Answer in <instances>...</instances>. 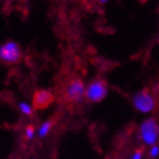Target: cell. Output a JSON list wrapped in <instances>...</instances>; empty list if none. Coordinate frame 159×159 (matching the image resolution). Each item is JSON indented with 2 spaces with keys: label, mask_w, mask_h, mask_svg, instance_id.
Wrapping results in <instances>:
<instances>
[{
  "label": "cell",
  "mask_w": 159,
  "mask_h": 159,
  "mask_svg": "<svg viewBox=\"0 0 159 159\" xmlns=\"http://www.w3.org/2000/svg\"><path fill=\"white\" fill-rule=\"evenodd\" d=\"M53 124H55V122H53L52 119H49V120L43 123L42 125L40 126V129H38V135H39V138H46L49 134L50 131H51V129H52Z\"/></svg>",
  "instance_id": "52a82bcc"
},
{
  "label": "cell",
  "mask_w": 159,
  "mask_h": 159,
  "mask_svg": "<svg viewBox=\"0 0 159 159\" xmlns=\"http://www.w3.org/2000/svg\"><path fill=\"white\" fill-rule=\"evenodd\" d=\"M142 157H143L142 150H135L134 153L132 155V158L131 159H142Z\"/></svg>",
  "instance_id": "8fae6325"
},
{
  "label": "cell",
  "mask_w": 159,
  "mask_h": 159,
  "mask_svg": "<svg viewBox=\"0 0 159 159\" xmlns=\"http://www.w3.org/2000/svg\"><path fill=\"white\" fill-rule=\"evenodd\" d=\"M133 107L141 114H149L156 108V99L148 89H142L133 96Z\"/></svg>",
  "instance_id": "3957f363"
},
{
  "label": "cell",
  "mask_w": 159,
  "mask_h": 159,
  "mask_svg": "<svg viewBox=\"0 0 159 159\" xmlns=\"http://www.w3.org/2000/svg\"><path fill=\"white\" fill-rule=\"evenodd\" d=\"M157 41H158V43H159V35H158V38H157Z\"/></svg>",
  "instance_id": "7c38bea8"
},
{
  "label": "cell",
  "mask_w": 159,
  "mask_h": 159,
  "mask_svg": "<svg viewBox=\"0 0 159 159\" xmlns=\"http://www.w3.org/2000/svg\"><path fill=\"white\" fill-rule=\"evenodd\" d=\"M149 156L150 158H157V157L159 156V146H152L151 148H150V152H149Z\"/></svg>",
  "instance_id": "30bf717a"
},
{
  "label": "cell",
  "mask_w": 159,
  "mask_h": 159,
  "mask_svg": "<svg viewBox=\"0 0 159 159\" xmlns=\"http://www.w3.org/2000/svg\"><path fill=\"white\" fill-rule=\"evenodd\" d=\"M18 108H20V113L24 114V115H26V116H32V115H33V107L31 106L30 103L20 102Z\"/></svg>",
  "instance_id": "ba28073f"
},
{
  "label": "cell",
  "mask_w": 159,
  "mask_h": 159,
  "mask_svg": "<svg viewBox=\"0 0 159 159\" xmlns=\"http://www.w3.org/2000/svg\"><path fill=\"white\" fill-rule=\"evenodd\" d=\"M34 134H35V129H34L33 125H29L25 129V136H26L27 140H32L34 138Z\"/></svg>",
  "instance_id": "9c48e42d"
},
{
  "label": "cell",
  "mask_w": 159,
  "mask_h": 159,
  "mask_svg": "<svg viewBox=\"0 0 159 159\" xmlns=\"http://www.w3.org/2000/svg\"><path fill=\"white\" fill-rule=\"evenodd\" d=\"M139 138L146 146H156L159 139V124L155 117H149L141 123L139 127Z\"/></svg>",
  "instance_id": "6da1fadb"
},
{
  "label": "cell",
  "mask_w": 159,
  "mask_h": 159,
  "mask_svg": "<svg viewBox=\"0 0 159 159\" xmlns=\"http://www.w3.org/2000/svg\"><path fill=\"white\" fill-rule=\"evenodd\" d=\"M85 89L86 86L84 85L81 79H74L72 80L68 84L65 92V97L68 101L72 102H79L83 99V97L85 96Z\"/></svg>",
  "instance_id": "5b68a950"
},
{
  "label": "cell",
  "mask_w": 159,
  "mask_h": 159,
  "mask_svg": "<svg viewBox=\"0 0 159 159\" xmlns=\"http://www.w3.org/2000/svg\"><path fill=\"white\" fill-rule=\"evenodd\" d=\"M22 48L17 42L9 40L0 46V61L7 65L17 64L22 59Z\"/></svg>",
  "instance_id": "277c9868"
},
{
  "label": "cell",
  "mask_w": 159,
  "mask_h": 159,
  "mask_svg": "<svg viewBox=\"0 0 159 159\" xmlns=\"http://www.w3.org/2000/svg\"><path fill=\"white\" fill-rule=\"evenodd\" d=\"M52 101L53 94L50 91L44 89H38L33 94L32 107L35 110H42L48 108L52 103Z\"/></svg>",
  "instance_id": "8992f818"
},
{
  "label": "cell",
  "mask_w": 159,
  "mask_h": 159,
  "mask_svg": "<svg viewBox=\"0 0 159 159\" xmlns=\"http://www.w3.org/2000/svg\"><path fill=\"white\" fill-rule=\"evenodd\" d=\"M108 94V84L105 79H94L85 89V99L89 102L96 103L102 101Z\"/></svg>",
  "instance_id": "7a4b0ae2"
}]
</instances>
